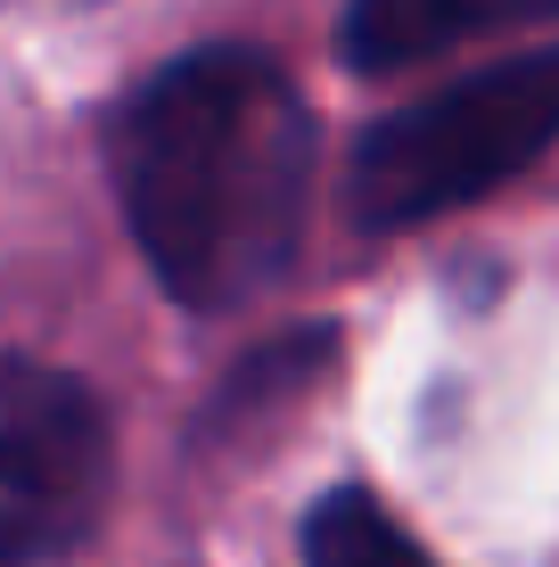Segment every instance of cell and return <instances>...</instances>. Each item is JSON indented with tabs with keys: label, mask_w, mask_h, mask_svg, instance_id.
<instances>
[{
	"label": "cell",
	"mask_w": 559,
	"mask_h": 567,
	"mask_svg": "<svg viewBox=\"0 0 559 567\" xmlns=\"http://www.w3.org/2000/svg\"><path fill=\"white\" fill-rule=\"evenodd\" d=\"M115 436L83 379L0 354V567L66 559L100 526Z\"/></svg>",
	"instance_id": "3"
},
{
	"label": "cell",
	"mask_w": 559,
	"mask_h": 567,
	"mask_svg": "<svg viewBox=\"0 0 559 567\" xmlns=\"http://www.w3.org/2000/svg\"><path fill=\"white\" fill-rule=\"evenodd\" d=\"M107 173L165 297L230 312L297 264L313 107L272 50L206 42L124 91L107 115Z\"/></svg>",
	"instance_id": "1"
},
{
	"label": "cell",
	"mask_w": 559,
	"mask_h": 567,
	"mask_svg": "<svg viewBox=\"0 0 559 567\" xmlns=\"http://www.w3.org/2000/svg\"><path fill=\"white\" fill-rule=\"evenodd\" d=\"M535 17H559V0H354L345 9V58L362 74H395L436 50L477 42V33L535 25Z\"/></svg>",
	"instance_id": "4"
},
{
	"label": "cell",
	"mask_w": 559,
	"mask_h": 567,
	"mask_svg": "<svg viewBox=\"0 0 559 567\" xmlns=\"http://www.w3.org/2000/svg\"><path fill=\"white\" fill-rule=\"evenodd\" d=\"M551 141H559V50H527L379 115L354 141L345 206L362 230H412L477 206L510 173H527Z\"/></svg>",
	"instance_id": "2"
},
{
	"label": "cell",
	"mask_w": 559,
	"mask_h": 567,
	"mask_svg": "<svg viewBox=\"0 0 559 567\" xmlns=\"http://www.w3.org/2000/svg\"><path fill=\"white\" fill-rule=\"evenodd\" d=\"M304 567H436L371 485H330L304 511Z\"/></svg>",
	"instance_id": "5"
}]
</instances>
